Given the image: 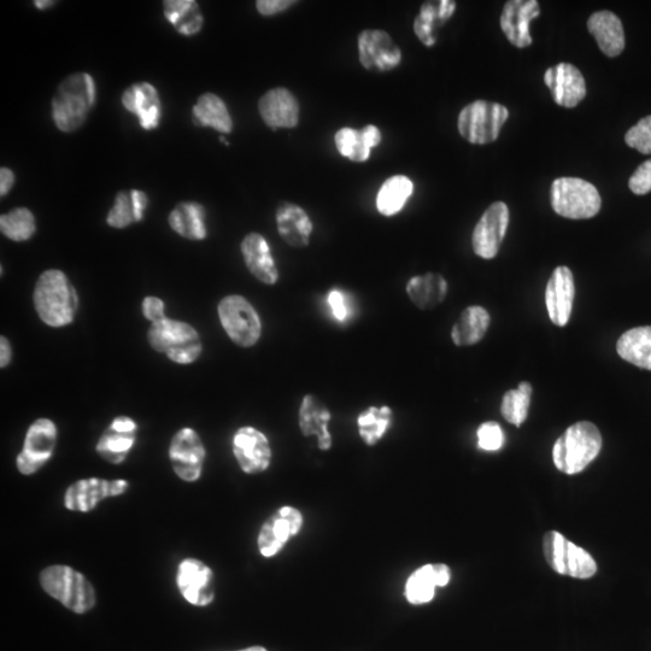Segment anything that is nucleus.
<instances>
[{
  "label": "nucleus",
  "instance_id": "obj_1",
  "mask_svg": "<svg viewBox=\"0 0 651 651\" xmlns=\"http://www.w3.org/2000/svg\"><path fill=\"white\" fill-rule=\"evenodd\" d=\"M78 304V295L66 274L50 269L40 275L34 291V306L46 325H69L74 320Z\"/></svg>",
  "mask_w": 651,
  "mask_h": 651
},
{
  "label": "nucleus",
  "instance_id": "obj_2",
  "mask_svg": "<svg viewBox=\"0 0 651 651\" xmlns=\"http://www.w3.org/2000/svg\"><path fill=\"white\" fill-rule=\"evenodd\" d=\"M96 102V85L87 73L68 76L52 99V119L62 132H74L86 121Z\"/></svg>",
  "mask_w": 651,
  "mask_h": 651
},
{
  "label": "nucleus",
  "instance_id": "obj_3",
  "mask_svg": "<svg viewBox=\"0 0 651 651\" xmlns=\"http://www.w3.org/2000/svg\"><path fill=\"white\" fill-rule=\"evenodd\" d=\"M602 436L598 428L589 421H580L567 428L557 439L553 449V460L559 471L566 474L583 472L600 454Z\"/></svg>",
  "mask_w": 651,
  "mask_h": 651
},
{
  "label": "nucleus",
  "instance_id": "obj_4",
  "mask_svg": "<svg viewBox=\"0 0 651 651\" xmlns=\"http://www.w3.org/2000/svg\"><path fill=\"white\" fill-rule=\"evenodd\" d=\"M43 589L70 611L84 614L96 604L95 589L81 573L67 566H51L40 574Z\"/></svg>",
  "mask_w": 651,
  "mask_h": 651
},
{
  "label": "nucleus",
  "instance_id": "obj_5",
  "mask_svg": "<svg viewBox=\"0 0 651 651\" xmlns=\"http://www.w3.org/2000/svg\"><path fill=\"white\" fill-rule=\"evenodd\" d=\"M550 201L556 214L566 219L586 220L601 209V196L596 187L579 178L556 179L551 185Z\"/></svg>",
  "mask_w": 651,
  "mask_h": 651
},
{
  "label": "nucleus",
  "instance_id": "obj_6",
  "mask_svg": "<svg viewBox=\"0 0 651 651\" xmlns=\"http://www.w3.org/2000/svg\"><path fill=\"white\" fill-rule=\"evenodd\" d=\"M149 342L158 353L166 354L180 365L195 362L202 353L201 339L195 328L167 318L154 322L149 331Z\"/></svg>",
  "mask_w": 651,
  "mask_h": 651
},
{
  "label": "nucleus",
  "instance_id": "obj_7",
  "mask_svg": "<svg viewBox=\"0 0 651 651\" xmlns=\"http://www.w3.org/2000/svg\"><path fill=\"white\" fill-rule=\"evenodd\" d=\"M506 107L498 103L477 101L467 105L459 116V132L469 143L484 145L495 142L508 120Z\"/></svg>",
  "mask_w": 651,
  "mask_h": 651
},
{
  "label": "nucleus",
  "instance_id": "obj_8",
  "mask_svg": "<svg viewBox=\"0 0 651 651\" xmlns=\"http://www.w3.org/2000/svg\"><path fill=\"white\" fill-rule=\"evenodd\" d=\"M543 551L549 566L562 576L589 579L597 572L594 557L560 532L550 531L544 536Z\"/></svg>",
  "mask_w": 651,
  "mask_h": 651
},
{
  "label": "nucleus",
  "instance_id": "obj_9",
  "mask_svg": "<svg viewBox=\"0 0 651 651\" xmlns=\"http://www.w3.org/2000/svg\"><path fill=\"white\" fill-rule=\"evenodd\" d=\"M219 318L228 336L239 346L249 348L261 337L260 316L242 296L232 295L222 299L219 304Z\"/></svg>",
  "mask_w": 651,
  "mask_h": 651
},
{
  "label": "nucleus",
  "instance_id": "obj_10",
  "mask_svg": "<svg viewBox=\"0 0 651 651\" xmlns=\"http://www.w3.org/2000/svg\"><path fill=\"white\" fill-rule=\"evenodd\" d=\"M57 430L48 419L35 421L29 427L22 453L17 457V468L29 475L38 471L50 460L56 444Z\"/></svg>",
  "mask_w": 651,
  "mask_h": 651
},
{
  "label": "nucleus",
  "instance_id": "obj_11",
  "mask_svg": "<svg viewBox=\"0 0 651 651\" xmlns=\"http://www.w3.org/2000/svg\"><path fill=\"white\" fill-rule=\"evenodd\" d=\"M509 225L507 204L496 202L485 211L473 232V250L485 260L495 258L500 251Z\"/></svg>",
  "mask_w": 651,
  "mask_h": 651
},
{
  "label": "nucleus",
  "instance_id": "obj_12",
  "mask_svg": "<svg viewBox=\"0 0 651 651\" xmlns=\"http://www.w3.org/2000/svg\"><path fill=\"white\" fill-rule=\"evenodd\" d=\"M169 457L175 473L185 482H196L201 478L205 449L201 438L191 428H184L175 434Z\"/></svg>",
  "mask_w": 651,
  "mask_h": 651
},
{
  "label": "nucleus",
  "instance_id": "obj_13",
  "mask_svg": "<svg viewBox=\"0 0 651 651\" xmlns=\"http://www.w3.org/2000/svg\"><path fill=\"white\" fill-rule=\"evenodd\" d=\"M303 525V516L299 510L284 507L274 513L263 524L258 536V548L265 557L277 555L289 539L298 535Z\"/></svg>",
  "mask_w": 651,
  "mask_h": 651
},
{
  "label": "nucleus",
  "instance_id": "obj_14",
  "mask_svg": "<svg viewBox=\"0 0 651 651\" xmlns=\"http://www.w3.org/2000/svg\"><path fill=\"white\" fill-rule=\"evenodd\" d=\"M360 61L368 70L390 72L400 66L402 52L384 31H363L359 37Z\"/></svg>",
  "mask_w": 651,
  "mask_h": 651
},
{
  "label": "nucleus",
  "instance_id": "obj_15",
  "mask_svg": "<svg viewBox=\"0 0 651 651\" xmlns=\"http://www.w3.org/2000/svg\"><path fill=\"white\" fill-rule=\"evenodd\" d=\"M233 453L239 466L248 474L265 472L271 465V445L265 434L254 427L240 428L234 436Z\"/></svg>",
  "mask_w": 651,
  "mask_h": 651
},
{
  "label": "nucleus",
  "instance_id": "obj_16",
  "mask_svg": "<svg viewBox=\"0 0 651 651\" xmlns=\"http://www.w3.org/2000/svg\"><path fill=\"white\" fill-rule=\"evenodd\" d=\"M544 82L548 86L555 103L561 105V107H577L586 96L584 76L573 64L560 63L549 68L545 72Z\"/></svg>",
  "mask_w": 651,
  "mask_h": 651
},
{
  "label": "nucleus",
  "instance_id": "obj_17",
  "mask_svg": "<svg viewBox=\"0 0 651 651\" xmlns=\"http://www.w3.org/2000/svg\"><path fill=\"white\" fill-rule=\"evenodd\" d=\"M576 285L571 269L565 266L557 267L548 281L545 290V304L553 324L566 326L571 319Z\"/></svg>",
  "mask_w": 651,
  "mask_h": 651
},
{
  "label": "nucleus",
  "instance_id": "obj_18",
  "mask_svg": "<svg viewBox=\"0 0 651 651\" xmlns=\"http://www.w3.org/2000/svg\"><path fill=\"white\" fill-rule=\"evenodd\" d=\"M178 586L181 594L195 606H208L214 600V574L203 562L187 559L180 563Z\"/></svg>",
  "mask_w": 651,
  "mask_h": 651
},
{
  "label": "nucleus",
  "instance_id": "obj_19",
  "mask_svg": "<svg viewBox=\"0 0 651 651\" xmlns=\"http://www.w3.org/2000/svg\"><path fill=\"white\" fill-rule=\"evenodd\" d=\"M539 13L541 8L536 0H512L506 3L501 16V27L516 48L524 49L532 44L530 23Z\"/></svg>",
  "mask_w": 651,
  "mask_h": 651
},
{
  "label": "nucleus",
  "instance_id": "obj_20",
  "mask_svg": "<svg viewBox=\"0 0 651 651\" xmlns=\"http://www.w3.org/2000/svg\"><path fill=\"white\" fill-rule=\"evenodd\" d=\"M127 488L128 484L125 480H114V482L101 479L80 480L70 486L64 501L70 510L89 512L104 498L121 495Z\"/></svg>",
  "mask_w": 651,
  "mask_h": 651
},
{
  "label": "nucleus",
  "instance_id": "obj_21",
  "mask_svg": "<svg viewBox=\"0 0 651 651\" xmlns=\"http://www.w3.org/2000/svg\"><path fill=\"white\" fill-rule=\"evenodd\" d=\"M258 110L266 125L274 129L293 128L298 125L299 105L296 97L289 90L268 91L260 99Z\"/></svg>",
  "mask_w": 651,
  "mask_h": 651
},
{
  "label": "nucleus",
  "instance_id": "obj_22",
  "mask_svg": "<svg viewBox=\"0 0 651 651\" xmlns=\"http://www.w3.org/2000/svg\"><path fill=\"white\" fill-rule=\"evenodd\" d=\"M122 104L129 113L138 116L140 126L151 131L160 125L161 102L154 86L139 82L123 93Z\"/></svg>",
  "mask_w": 651,
  "mask_h": 651
},
{
  "label": "nucleus",
  "instance_id": "obj_23",
  "mask_svg": "<svg viewBox=\"0 0 651 651\" xmlns=\"http://www.w3.org/2000/svg\"><path fill=\"white\" fill-rule=\"evenodd\" d=\"M137 424L127 416L113 421L97 444L98 454L111 463H121L136 442Z\"/></svg>",
  "mask_w": 651,
  "mask_h": 651
},
{
  "label": "nucleus",
  "instance_id": "obj_24",
  "mask_svg": "<svg viewBox=\"0 0 651 651\" xmlns=\"http://www.w3.org/2000/svg\"><path fill=\"white\" fill-rule=\"evenodd\" d=\"M242 252L246 267L256 279L267 285L277 283L278 269L265 237L258 233L249 234L243 240Z\"/></svg>",
  "mask_w": 651,
  "mask_h": 651
},
{
  "label": "nucleus",
  "instance_id": "obj_25",
  "mask_svg": "<svg viewBox=\"0 0 651 651\" xmlns=\"http://www.w3.org/2000/svg\"><path fill=\"white\" fill-rule=\"evenodd\" d=\"M451 573L447 565H426L416 570L409 577L406 585V597L409 603L424 604L433 600L437 586H447Z\"/></svg>",
  "mask_w": 651,
  "mask_h": 651
},
{
  "label": "nucleus",
  "instance_id": "obj_26",
  "mask_svg": "<svg viewBox=\"0 0 651 651\" xmlns=\"http://www.w3.org/2000/svg\"><path fill=\"white\" fill-rule=\"evenodd\" d=\"M588 28L603 54L617 57L625 49V32L619 17L611 11H598L591 15Z\"/></svg>",
  "mask_w": 651,
  "mask_h": 651
},
{
  "label": "nucleus",
  "instance_id": "obj_27",
  "mask_svg": "<svg viewBox=\"0 0 651 651\" xmlns=\"http://www.w3.org/2000/svg\"><path fill=\"white\" fill-rule=\"evenodd\" d=\"M331 421V412L324 403L313 395L303 398L301 409H299V427L306 437H318V445L321 450H330L332 447V436L328 431V424Z\"/></svg>",
  "mask_w": 651,
  "mask_h": 651
},
{
  "label": "nucleus",
  "instance_id": "obj_28",
  "mask_svg": "<svg viewBox=\"0 0 651 651\" xmlns=\"http://www.w3.org/2000/svg\"><path fill=\"white\" fill-rule=\"evenodd\" d=\"M278 231L285 242L293 248H304L309 244L313 224L308 214L296 204H281L277 211Z\"/></svg>",
  "mask_w": 651,
  "mask_h": 651
},
{
  "label": "nucleus",
  "instance_id": "obj_29",
  "mask_svg": "<svg viewBox=\"0 0 651 651\" xmlns=\"http://www.w3.org/2000/svg\"><path fill=\"white\" fill-rule=\"evenodd\" d=\"M205 209L195 202L180 203L169 215V225L181 237L190 240H203L207 238V225H205Z\"/></svg>",
  "mask_w": 651,
  "mask_h": 651
},
{
  "label": "nucleus",
  "instance_id": "obj_30",
  "mask_svg": "<svg viewBox=\"0 0 651 651\" xmlns=\"http://www.w3.org/2000/svg\"><path fill=\"white\" fill-rule=\"evenodd\" d=\"M617 350L621 359L651 371V326L625 332L618 340Z\"/></svg>",
  "mask_w": 651,
  "mask_h": 651
},
{
  "label": "nucleus",
  "instance_id": "obj_31",
  "mask_svg": "<svg viewBox=\"0 0 651 651\" xmlns=\"http://www.w3.org/2000/svg\"><path fill=\"white\" fill-rule=\"evenodd\" d=\"M447 281L439 274L428 273L409 280L407 293L416 307L432 309L441 304L447 296Z\"/></svg>",
  "mask_w": 651,
  "mask_h": 651
},
{
  "label": "nucleus",
  "instance_id": "obj_32",
  "mask_svg": "<svg viewBox=\"0 0 651 651\" xmlns=\"http://www.w3.org/2000/svg\"><path fill=\"white\" fill-rule=\"evenodd\" d=\"M148 203V197L142 191L117 193L113 208L109 211L108 225L114 228H126L133 222L142 221Z\"/></svg>",
  "mask_w": 651,
  "mask_h": 651
},
{
  "label": "nucleus",
  "instance_id": "obj_33",
  "mask_svg": "<svg viewBox=\"0 0 651 651\" xmlns=\"http://www.w3.org/2000/svg\"><path fill=\"white\" fill-rule=\"evenodd\" d=\"M455 9L456 3L450 2V0L427 2L422 5L420 14L414 22V32L418 35L421 43H424L426 46L436 44L434 31L453 16Z\"/></svg>",
  "mask_w": 651,
  "mask_h": 651
},
{
  "label": "nucleus",
  "instance_id": "obj_34",
  "mask_svg": "<svg viewBox=\"0 0 651 651\" xmlns=\"http://www.w3.org/2000/svg\"><path fill=\"white\" fill-rule=\"evenodd\" d=\"M193 117L198 126L211 127L221 133H231L233 122L226 104L214 93H205L199 97L193 107Z\"/></svg>",
  "mask_w": 651,
  "mask_h": 651
},
{
  "label": "nucleus",
  "instance_id": "obj_35",
  "mask_svg": "<svg viewBox=\"0 0 651 651\" xmlns=\"http://www.w3.org/2000/svg\"><path fill=\"white\" fill-rule=\"evenodd\" d=\"M490 326V315L483 307H469L456 322L451 338L457 346L474 345L480 342Z\"/></svg>",
  "mask_w": 651,
  "mask_h": 651
},
{
  "label": "nucleus",
  "instance_id": "obj_36",
  "mask_svg": "<svg viewBox=\"0 0 651 651\" xmlns=\"http://www.w3.org/2000/svg\"><path fill=\"white\" fill-rule=\"evenodd\" d=\"M164 15L180 34L190 37L201 32L203 16L193 0H167L163 3Z\"/></svg>",
  "mask_w": 651,
  "mask_h": 651
},
{
  "label": "nucleus",
  "instance_id": "obj_37",
  "mask_svg": "<svg viewBox=\"0 0 651 651\" xmlns=\"http://www.w3.org/2000/svg\"><path fill=\"white\" fill-rule=\"evenodd\" d=\"M413 181L403 175L387 179L378 193L377 207L380 214L394 216L404 208L413 195Z\"/></svg>",
  "mask_w": 651,
  "mask_h": 651
},
{
  "label": "nucleus",
  "instance_id": "obj_38",
  "mask_svg": "<svg viewBox=\"0 0 651 651\" xmlns=\"http://www.w3.org/2000/svg\"><path fill=\"white\" fill-rule=\"evenodd\" d=\"M392 410L390 407H371L361 413L357 425L360 436L369 447L377 444L391 426Z\"/></svg>",
  "mask_w": 651,
  "mask_h": 651
},
{
  "label": "nucleus",
  "instance_id": "obj_39",
  "mask_svg": "<svg viewBox=\"0 0 651 651\" xmlns=\"http://www.w3.org/2000/svg\"><path fill=\"white\" fill-rule=\"evenodd\" d=\"M531 395L532 386L526 381L520 383L518 389L508 391L501 407L503 418L516 427L523 425L529 415Z\"/></svg>",
  "mask_w": 651,
  "mask_h": 651
},
{
  "label": "nucleus",
  "instance_id": "obj_40",
  "mask_svg": "<svg viewBox=\"0 0 651 651\" xmlns=\"http://www.w3.org/2000/svg\"><path fill=\"white\" fill-rule=\"evenodd\" d=\"M0 230L5 237L15 242H25L35 233V219L31 210L17 208L0 217Z\"/></svg>",
  "mask_w": 651,
  "mask_h": 651
},
{
  "label": "nucleus",
  "instance_id": "obj_41",
  "mask_svg": "<svg viewBox=\"0 0 651 651\" xmlns=\"http://www.w3.org/2000/svg\"><path fill=\"white\" fill-rule=\"evenodd\" d=\"M336 146L340 155L354 162H365L371 156V148L363 137L362 131L353 128H342L336 134Z\"/></svg>",
  "mask_w": 651,
  "mask_h": 651
},
{
  "label": "nucleus",
  "instance_id": "obj_42",
  "mask_svg": "<svg viewBox=\"0 0 651 651\" xmlns=\"http://www.w3.org/2000/svg\"><path fill=\"white\" fill-rule=\"evenodd\" d=\"M625 142L644 155L651 154V115L644 117L626 133Z\"/></svg>",
  "mask_w": 651,
  "mask_h": 651
},
{
  "label": "nucleus",
  "instance_id": "obj_43",
  "mask_svg": "<svg viewBox=\"0 0 651 651\" xmlns=\"http://www.w3.org/2000/svg\"><path fill=\"white\" fill-rule=\"evenodd\" d=\"M504 434L497 422H485L478 430V445L485 451H497L503 447Z\"/></svg>",
  "mask_w": 651,
  "mask_h": 651
},
{
  "label": "nucleus",
  "instance_id": "obj_44",
  "mask_svg": "<svg viewBox=\"0 0 651 651\" xmlns=\"http://www.w3.org/2000/svg\"><path fill=\"white\" fill-rule=\"evenodd\" d=\"M328 307H330L333 318L338 322H345L351 316V307L348 297L340 290H332L327 297Z\"/></svg>",
  "mask_w": 651,
  "mask_h": 651
},
{
  "label": "nucleus",
  "instance_id": "obj_45",
  "mask_svg": "<svg viewBox=\"0 0 651 651\" xmlns=\"http://www.w3.org/2000/svg\"><path fill=\"white\" fill-rule=\"evenodd\" d=\"M630 190L635 195H647L651 191V160L645 161L636 169L629 181Z\"/></svg>",
  "mask_w": 651,
  "mask_h": 651
},
{
  "label": "nucleus",
  "instance_id": "obj_46",
  "mask_svg": "<svg viewBox=\"0 0 651 651\" xmlns=\"http://www.w3.org/2000/svg\"><path fill=\"white\" fill-rule=\"evenodd\" d=\"M295 4L293 0H258L256 7L258 13L263 16H273L283 13L286 9Z\"/></svg>",
  "mask_w": 651,
  "mask_h": 651
},
{
  "label": "nucleus",
  "instance_id": "obj_47",
  "mask_svg": "<svg viewBox=\"0 0 651 651\" xmlns=\"http://www.w3.org/2000/svg\"><path fill=\"white\" fill-rule=\"evenodd\" d=\"M143 313L145 318L152 322L166 319V315H164V303L157 297H146L144 299Z\"/></svg>",
  "mask_w": 651,
  "mask_h": 651
},
{
  "label": "nucleus",
  "instance_id": "obj_48",
  "mask_svg": "<svg viewBox=\"0 0 651 651\" xmlns=\"http://www.w3.org/2000/svg\"><path fill=\"white\" fill-rule=\"evenodd\" d=\"M15 184V174L9 168L0 170V195L7 196Z\"/></svg>",
  "mask_w": 651,
  "mask_h": 651
},
{
  "label": "nucleus",
  "instance_id": "obj_49",
  "mask_svg": "<svg viewBox=\"0 0 651 651\" xmlns=\"http://www.w3.org/2000/svg\"><path fill=\"white\" fill-rule=\"evenodd\" d=\"M361 131L363 137H365L366 142L369 145V148H377V146L381 143V133L379 131V128L373 125H369L361 129Z\"/></svg>",
  "mask_w": 651,
  "mask_h": 651
},
{
  "label": "nucleus",
  "instance_id": "obj_50",
  "mask_svg": "<svg viewBox=\"0 0 651 651\" xmlns=\"http://www.w3.org/2000/svg\"><path fill=\"white\" fill-rule=\"evenodd\" d=\"M0 342H2V344H0V353H2V355H0V363H2V367L4 368L7 367L11 361V348L7 338L2 337Z\"/></svg>",
  "mask_w": 651,
  "mask_h": 651
},
{
  "label": "nucleus",
  "instance_id": "obj_51",
  "mask_svg": "<svg viewBox=\"0 0 651 651\" xmlns=\"http://www.w3.org/2000/svg\"><path fill=\"white\" fill-rule=\"evenodd\" d=\"M54 4L55 2H51V0H48V2H46V0H35L34 2L35 7L41 10L48 9Z\"/></svg>",
  "mask_w": 651,
  "mask_h": 651
},
{
  "label": "nucleus",
  "instance_id": "obj_52",
  "mask_svg": "<svg viewBox=\"0 0 651 651\" xmlns=\"http://www.w3.org/2000/svg\"><path fill=\"white\" fill-rule=\"evenodd\" d=\"M240 651H267V650L265 648H262V647H251V648L240 650Z\"/></svg>",
  "mask_w": 651,
  "mask_h": 651
}]
</instances>
